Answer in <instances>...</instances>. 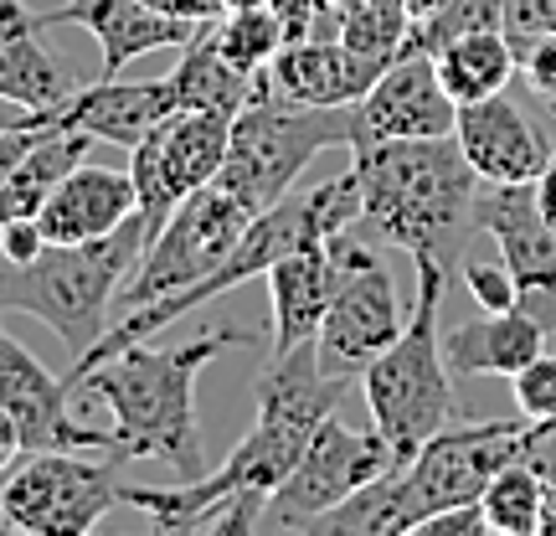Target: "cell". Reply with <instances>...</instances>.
Wrapping results in <instances>:
<instances>
[{"label":"cell","mask_w":556,"mask_h":536,"mask_svg":"<svg viewBox=\"0 0 556 536\" xmlns=\"http://www.w3.org/2000/svg\"><path fill=\"white\" fill-rule=\"evenodd\" d=\"M345 372H325L319 340H304L294 351H278L258 377V417L232 444V454L217 470L186 479L180 490H150V485H119V506H135L150 516L155 532H227L248 536L263 526V506L289 479L299 454L309 449L325 417H336L340 398L351 392Z\"/></svg>","instance_id":"1"},{"label":"cell","mask_w":556,"mask_h":536,"mask_svg":"<svg viewBox=\"0 0 556 536\" xmlns=\"http://www.w3.org/2000/svg\"><path fill=\"white\" fill-rule=\"evenodd\" d=\"M232 346H258L253 331L242 325H212L180 346H124L93 372L73 382V392L99 398L114 413V438L124 459H165L180 479L206 475L197 428V382L201 372L232 351Z\"/></svg>","instance_id":"2"},{"label":"cell","mask_w":556,"mask_h":536,"mask_svg":"<svg viewBox=\"0 0 556 536\" xmlns=\"http://www.w3.org/2000/svg\"><path fill=\"white\" fill-rule=\"evenodd\" d=\"M351 155L361 180V222L413 259H438L454 274L484 186L458 139H371L351 145Z\"/></svg>","instance_id":"3"},{"label":"cell","mask_w":556,"mask_h":536,"mask_svg":"<svg viewBox=\"0 0 556 536\" xmlns=\"http://www.w3.org/2000/svg\"><path fill=\"white\" fill-rule=\"evenodd\" d=\"M150 238H155L150 217L135 212L103 238L47 242L31 263L0 259V310L37 315L41 325H52L67 357H83L109 331V310L119 304L124 278Z\"/></svg>","instance_id":"4"},{"label":"cell","mask_w":556,"mask_h":536,"mask_svg":"<svg viewBox=\"0 0 556 536\" xmlns=\"http://www.w3.org/2000/svg\"><path fill=\"white\" fill-rule=\"evenodd\" d=\"M413 269H417L413 315L402 325V336L361 372L371 428L392 444L397 464H407L428 438L443 434L448 423H458L454 366L443 357V331H438L448 269L438 259H413Z\"/></svg>","instance_id":"5"},{"label":"cell","mask_w":556,"mask_h":536,"mask_svg":"<svg viewBox=\"0 0 556 536\" xmlns=\"http://www.w3.org/2000/svg\"><path fill=\"white\" fill-rule=\"evenodd\" d=\"M351 139H356V103H340V109L294 103L274 94L268 67H263L253 103L232 120L227 165L217 180L253 217H263L294 191V180L304 176L309 160L336 150V145H351Z\"/></svg>","instance_id":"6"},{"label":"cell","mask_w":556,"mask_h":536,"mask_svg":"<svg viewBox=\"0 0 556 536\" xmlns=\"http://www.w3.org/2000/svg\"><path fill=\"white\" fill-rule=\"evenodd\" d=\"M248 222H253V212H248L222 180L191 191V197L155 227V238L144 242L139 263L129 269V278H124L119 304L124 310H139V304H150V299H165V295H176V289L201 284L212 269H222V263L232 259V248L242 242Z\"/></svg>","instance_id":"7"},{"label":"cell","mask_w":556,"mask_h":536,"mask_svg":"<svg viewBox=\"0 0 556 536\" xmlns=\"http://www.w3.org/2000/svg\"><path fill=\"white\" fill-rule=\"evenodd\" d=\"M119 459H88L83 449L26 454L0 485V521L26 536H83L119 506Z\"/></svg>","instance_id":"8"},{"label":"cell","mask_w":556,"mask_h":536,"mask_svg":"<svg viewBox=\"0 0 556 536\" xmlns=\"http://www.w3.org/2000/svg\"><path fill=\"white\" fill-rule=\"evenodd\" d=\"M336 263L340 278L336 295H330V310H325V325H319V361H325V372L356 377L402 336L407 310L397 299V278L381 263L377 248L340 233Z\"/></svg>","instance_id":"9"},{"label":"cell","mask_w":556,"mask_h":536,"mask_svg":"<svg viewBox=\"0 0 556 536\" xmlns=\"http://www.w3.org/2000/svg\"><path fill=\"white\" fill-rule=\"evenodd\" d=\"M397 464L392 444L377 428H345L340 417H325L319 434L309 438V449L299 454L289 479L274 490V500L263 506L258 532H309L325 511H336L345 496H356L361 485H371Z\"/></svg>","instance_id":"10"},{"label":"cell","mask_w":556,"mask_h":536,"mask_svg":"<svg viewBox=\"0 0 556 536\" xmlns=\"http://www.w3.org/2000/svg\"><path fill=\"white\" fill-rule=\"evenodd\" d=\"M526 438L531 423L526 417H500V423H448L443 434H433L417 449L402 475L413 490V511L417 526L448 506H475L484 496V485L526 454Z\"/></svg>","instance_id":"11"},{"label":"cell","mask_w":556,"mask_h":536,"mask_svg":"<svg viewBox=\"0 0 556 536\" xmlns=\"http://www.w3.org/2000/svg\"><path fill=\"white\" fill-rule=\"evenodd\" d=\"M227 139H232V120L176 109L170 120H160L129 150V176H135L139 212L150 217V227H160L191 191H201V186H212L222 176Z\"/></svg>","instance_id":"12"},{"label":"cell","mask_w":556,"mask_h":536,"mask_svg":"<svg viewBox=\"0 0 556 536\" xmlns=\"http://www.w3.org/2000/svg\"><path fill=\"white\" fill-rule=\"evenodd\" d=\"M475 227L490 233L505 269L520 284V304L552 331L556 340V222L536 197V180L520 186H479Z\"/></svg>","instance_id":"13"},{"label":"cell","mask_w":556,"mask_h":536,"mask_svg":"<svg viewBox=\"0 0 556 536\" xmlns=\"http://www.w3.org/2000/svg\"><path fill=\"white\" fill-rule=\"evenodd\" d=\"M0 408L16 417L26 454L47 449H99V454H124L114 428H93L73 417V387L67 377L47 372L16 336L0 331Z\"/></svg>","instance_id":"14"},{"label":"cell","mask_w":556,"mask_h":536,"mask_svg":"<svg viewBox=\"0 0 556 536\" xmlns=\"http://www.w3.org/2000/svg\"><path fill=\"white\" fill-rule=\"evenodd\" d=\"M458 103L438 83V62L428 52H402L366 94L356 99V139H443L454 135Z\"/></svg>","instance_id":"15"},{"label":"cell","mask_w":556,"mask_h":536,"mask_svg":"<svg viewBox=\"0 0 556 536\" xmlns=\"http://www.w3.org/2000/svg\"><path fill=\"white\" fill-rule=\"evenodd\" d=\"M37 26L41 32H47V26H83L103 52L99 78H119L124 67H129L135 58H144V52L197 41L206 21L165 16V11L144 5V0H67V5H58V11L37 16Z\"/></svg>","instance_id":"16"},{"label":"cell","mask_w":556,"mask_h":536,"mask_svg":"<svg viewBox=\"0 0 556 536\" xmlns=\"http://www.w3.org/2000/svg\"><path fill=\"white\" fill-rule=\"evenodd\" d=\"M454 139L464 160L479 171L484 186H520V180H536L552 160V145L536 124L526 120V109L510 103L505 94L479 103H458V124Z\"/></svg>","instance_id":"17"},{"label":"cell","mask_w":556,"mask_h":536,"mask_svg":"<svg viewBox=\"0 0 556 536\" xmlns=\"http://www.w3.org/2000/svg\"><path fill=\"white\" fill-rule=\"evenodd\" d=\"M139 212V191L129 171H109V165H88L78 160L67 176L52 186V197L41 201L37 227L47 242H88L114 233L119 222Z\"/></svg>","instance_id":"18"},{"label":"cell","mask_w":556,"mask_h":536,"mask_svg":"<svg viewBox=\"0 0 556 536\" xmlns=\"http://www.w3.org/2000/svg\"><path fill=\"white\" fill-rule=\"evenodd\" d=\"M381 73L371 62H361L340 37H299L283 41L278 58L268 62V83L274 94L294 103H319V109H340L356 103Z\"/></svg>","instance_id":"19"},{"label":"cell","mask_w":556,"mask_h":536,"mask_svg":"<svg viewBox=\"0 0 556 536\" xmlns=\"http://www.w3.org/2000/svg\"><path fill=\"white\" fill-rule=\"evenodd\" d=\"M263 278H268V299H274V357L294 351L304 340H319V325H325V310H330L340 278L336 238L283 253Z\"/></svg>","instance_id":"20"},{"label":"cell","mask_w":556,"mask_h":536,"mask_svg":"<svg viewBox=\"0 0 556 536\" xmlns=\"http://www.w3.org/2000/svg\"><path fill=\"white\" fill-rule=\"evenodd\" d=\"M180 103L176 88H170V73L165 78H144V83H119V78H99L78 88L67 99V129H83L93 139H109L119 150H135L139 139L150 135L160 120H170Z\"/></svg>","instance_id":"21"},{"label":"cell","mask_w":556,"mask_h":536,"mask_svg":"<svg viewBox=\"0 0 556 536\" xmlns=\"http://www.w3.org/2000/svg\"><path fill=\"white\" fill-rule=\"evenodd\" d=\"M546 346H556L552 331L526 304L500 310V315L484 310L479 320H464L454 331H443V357L454 366V377H516L520 366H531Z\"/></svg>","instance_id":"22"},{"label":"cell","mask_w":556,"mask_h":536,"mask_svg":"<svg viewBox=\"0 0 556 536\" xmlns=\"http://www.w3.org/2000/svg\"><path fill=\"white\" fill-rule=\"evenodd\" d=\"M263 73H248L212 41V21L201 26L197 41L180 47V62L170 67V88H176L180 109H197V114H222V120H238L242 109L253 103Z\"/></svg>","instance_id":"23"},{"label":"cell","mask_w":556,"mask_h":536,"mask_svg":"<svg viewBox=\"0 0 556 536\" xmlns=\"http://www.w3.org/2000/svg\"><path fill=\"white\" fill-rule=\"evenodd\" d=\"M88 145H93V135H83V129H52V135H41L16 171L0 180V227L16 217H37L41 201L52 197V186L78 160H88Z\"/></svg>","instance_id":"24"},{"label":"cell","mask_w":556,"mask_h":536,"mask_svg":"<svg viewBox=\"0 0 556 536\" xmlns=\"http://www.w3.org/2000/svg\"><path fill=\"white\" fill-rule=\"evenodd\" d=\"M315 536H407L417 532V511H413V490L402 464H392L387 475H377L371 485H361L356 496H345L336 511L309 526Z\"/></svg>","instance_id":"25"},{"label":"cell","mask_w":556,"mask_h":536,"mask_svg":"<svg viewBox=\"0 0 556 536\" xmlns=\"http://www.w3.org/2000/svg\"><path fill=\"white\" fill-rule=\"evenodd\" d=\"M438 83L448 88L454 103H479L505 94V83L520 73V58L505 32H475V37L448 41L443 52H433Z\"/></svg>","instance_id":"26"},{"label":"cell","mask_w":556,"mask_h":536,"mask_svg":"<svg viewBox=\"0 0 556 536\" xmlns=\"http://www.w3.org/2000/svg\"><path fill=\"white\" fill-rule=\"evenodd\" d=\"M0 94L26 109H62L78 94V78L41 47L37 32H11L0 37Z\"/></svg>","instance_id":"27"},{"label":"cell","mask_w":556,"mask_h":536,"mask_svg":"<svg viewBox=\"0 0 556 536\" xmlns=\"http://www.w3.org/2000/svg\"><path fill=\"white\" fill-rule=\"evenodd\" d=\"M484 521L490 536H536L546 532V475H541L531 459L520 454L484 485Z\"/></svg>","instance_id":"28"},{"label":"cell","mask_w":556,"mask_h":536,"mask_svg":"<svg viewBox=\"0 0 556 536\" xmlns=\"http://www.w3.org/2000/svg\"><path fill=\"white\" fill-rule=\"evenodd\" d=\"M407 32H413L407 0H361L351 11H340L336 37L345 41L361 62H371L377 73H387V67L407 52Z\"/></svg>","instance_id":"29"},{"label":"cell","mask_w":556,"mask_h":536,"mask_svg":"<svg viewBox=\"0 0 556 536\" xmlns=\"http://www.w3.org/2000/svg\"><path fill=\"white\" fill-rule=\"evenodd\" d=\"M212 41H217L238 67L263 73L289 37H283V21L274 16V5H248V11H222V16L212 21Z\"/></svg>","instance_id":"30"},{"label":"cell","mask_w":556,"mask_h":536,"mask_svg":"<svg viewBox=\"0 0 556 536\" xmlns=\"http://www.w3.org/2000/svg\"><path fill=\"white\" fill-rule=\"evenodd\" d=\"M475 32H505V0H443L438 11L413 21L407 52H443L448 41L475 37Z\"/></svg>","instance_id":"31"},{"label":"cell","mask_w":556,"mask_h":536,"mask_svg":"<svg viewBox=\"0 0 556 536\" xmlns=\"http://www.w3.org/2000/svg\"><path fill=\"white\" fill-rule=\"evenodd\" d=\"M510 387H516V408L526 423H556V346H546L531 366H520Z\"/></svg>","instance_id":"32"},{"label":"cell","mask_w":556,"mask_h":536,"mask_svg":"<svg viewBox=\"0 0 556 536\" xmlns=\"http://www.w3.org/2000/svg\"><path fill=\"white\" fill-rule=\"evenodd\" d=\"M458 274H464V284H469V295L479 299V310H490V315H500V310H516V304H520V284H516V274L505 269V259H500V263L464 259V263H458Z\"/></svg>","instance_id":"33"},{"label":"cell","mask_w":556,"mask_h":536,"mask_svg":"<svg viewBox=\"0 0 556 536\" xmlns=\"http://www.w3.org/2000/svg\"><path fill=\"white\" fill-rule=\"evenodd\" d=\"M556 32V0H505V37L516 47V58L536 37Z\"/></svg>","instance_id":"34"},{"label":"cell","mask_w":556,"mask_h":536,"mask_svg":"<svg viewBox=\"0 0 556 536\" xmlns=\"http://www.w3.org/2000/svg\"><path fill=\"white\" fill-rule=\"evenodd\" d=\"M62 109H67V103H62ZM62 109H47L37 124H21V129H0V180L16 171L21 160H26V150H31L41 135H52V129H67V114H62Z\"/></svg>","instance_id":"35"},{"label":"cell","mask_w":556,"mask_h":536,"mask_svg":"<svg viewBox=\"0 0 556 536\" xmlns=\"http://www.w3.org/2000/svg\"><path fill=\"white\" fill-rule=\"evenodd\" d=\"M520 73H526V83H531V94L556 99V32L552 37H536L526 52H520Z\"/></svg>","instance_id":"36"},{"label":"cell","mask_w":556,"mask_h":536,"mask_svg":"<svg viewBox=\"0 0 556 536\" xmlns=\"http://www.w3.org/2000/svg\"><path fill=\"white\" fill-rule=\"evenodd\" d=\"M417 536H490V521H484V506H448L417 526Z\"/></svg>","instance_id":"37"},{"label":"cell","mask_w":556,"mask_h":536,"mask_svg":"<svg viewBox=\"0 0 556 536\" xmlns=\"http://www.w3.org/2000/svg\"><path fill=\"white\" fill-rule=\"evenodd\" d=\"M41 248H47V238H41L37 217H16V222H5V227H0V259L31 263Z\"/></svg>","instance_id":"38"},{"label":"cell","mask_w":556,"mask_h":536,"mask_svg":"<svg viewBox=\"0 0 556 536\" xmlns=\"http://www.w3.org/2000/svg\"><path fill=\"white\" fill-rule=\"evenodd\" d=\"M274 5V16L283 21V37L299 41V37H309L319 26V16H325V0H268Z\"/></svg>","instance_id":"39"},{"label":"cell","mask_w":556,"mask_h":536,"mask_svg":"<svg viewBox=\"0 0 556 536\" xmlns=\"http://www.w3.org/2000/svg\"><path fill=\"white\" fill-rule=\"evenodd\" d=\"M144 5H155L165 16H180V21H217L227 5L222 0H144Z\"/></svg>","instance_id":"40"},{"label":"cell","mask_w":556,"mask_h":536,"mask_svg":"<svg viewBox=\"0 0 556 536\" xmlns=\"http://www.w3.org/2000/svg\"><path fill=\"white\" fill-rule=\"evenodd\" d=\"M21 459H26V444H21V428H16V417L0 408V475H11Z\"/></svg>","instance_id":"41"},{"label":"cell","mask_w":556,"mask_h":536,"mask_svg":"<svg viewBox=\"0 0 556 536\" xmlns=\"http://www.w3.org/2000/svg\"><path fill=\"white\" fill-rule=\"evenodd\" d=\"M11 32H41V26L21 0H0V37H11Z\"/></svg>","instance_id":"42"},{"label":"cell","mask_w":556,"mask_h":536,"mask_svg":"<svg viewBox=\"0 0 556 536\" xmlns=\"http://www.w3.org/2000/svg\"><path fill=\"white\" fill-rule=\"evenodd\" d=\"M47 109H26V103H16V99H5L0 94V129H21V124H37Z\"/></svg>","instance_id":"43"},{"label":"cell","mask_w":556,"mask_h":536,"mask_svg":"<svg viewBox=\"0 0 556 536\" xmlns=\"http://www.w3.org/2000/svg\"><path fill=\"white\" fill-rule=\"evenodd\" d=\"M536 197H541V207H546V217L556 222V155L546 160V171L536 176Z\"/></svg>","instance_id":"44"},{"label":"cell","mask_w":556,"mask_h":536,"mask_svg":"<svg viewBox=\"0 0 556 536\" xmlns=\"http://www.w3.org/2000/svg\"><path fill=\"white\" fill-rule=\"evenodd\" d=\"M438 5H443V0H407V11H413V21H422L428 11H438Z\"/></svg>","instance_id":"45"},{"label":"cell","mask_w":556,"mask_h":536,"mask_svg":"<svg viewBox=\"0 0 556 536\" xmlns=\"http://www.w3.org/2000/svg\"><path fill=\"white\" fill-rule=\"evenodd\" d=\"M227 11H248V5H268V0H222Z\"/></svg>","instance_id":"46"},{"label":"cell","mask_w":556,"mask_h":536,"mask_svg":"<svg viewBox=\"0 0 556 536\" xmlns=\"http://www.w3.org/2000/svg\"><path fill=\"white\" fill-rule=\"evenodd\" d=\"M330 11H351V5H361V0H325Z\"/></svg>","instance_id":"47"},{"label":"cell","mask_w":556,"mask_h":536,"mask_svg":"<svg viewBox=\"0 0 556 536\" xmlns=\"http://www.w3.org/2000/svg\"><path fill=\"white\" fill-rule=\"evenodd\" d=\"M0 485H5V475H0Z\"/></svg>","instance_id":"48"}]
</instances>
